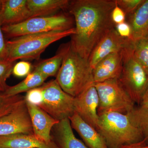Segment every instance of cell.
<instances>
[{"mask_svg":"<svg viewBox=\"0 0 148 148\" xmlns=\"http://www.w3.org/2000/svg\"><path fill=\"white\" fill-rule=\"evenodd\" d=\"M116 5L112 0H74L68 10L75 24L71 36L72 49L86 60L97 44L115 27L111 13Z\"/></svg>","mask_w":148,"mask_h":148,"instance_id":"1","label":"cell"},{"mask_svg":"<svg viewBox=\"0 0 148 148\" xmlns=\"http://www.w3.org/2000/svg\"><path fill=\"white\" fill-rule=\"evenodd\" d=\"M75 34L74 28L67 31L33 34L11 39L6 41V60L15 62L18 59H38L51 44Z\"/></svg>","mask_w":148,"mask_h":148,"instance_id":"2","label":"cell"},{"mask_svg":"<svg viewBox=\"0 0 148 148\" xmlns=\"http://www.w3.org/2000/svg\"><path fill=\"white\" fill-rule=\"evenodd\" d=\"M56 80L65 92L74 97L94 84L88 61L71 47L64 57Z\"/></svg>","mask_w":148,"mask_h":148,"instance_id":"3","label":"cell"},{"mask_svg":"<svg viewBox=\"0 0 148 148\" xmlns=\"http://www.w3.org/2000/svg\"><path fill=\"white\" fill-rule=\"evenodd\" d=\"M99 117L97 130L109 148H120L143 140L140 130L132 123L127 114L107 112Z\"/></svg>","mask_w":148,"mask_h":148,"instance_id":"4","label":"cell"},{"mask_svg":"<svg viewBox=\"0 0 148 148\" xmlns=\"http://www.w3.org/2000/svg\"><path fill=\"white\" fill-rule=\"evenodd\" d=\"M75 20L70 13H58L52 16L32 17L19 24L2 27L9 38L53 31H65L75 28Z\"/></svg>","mask_w":148,"mask_h":148,"instance_id":"5","label":"cell"},{"mask_svg":"<svg viewBox=\"0 0 148 148\" xmlns=\"http://www.w3.org/2000/svg\"><path fill=\"white\" fill-rule=\"evenodd\" d=\"M133 42L122 51L123 68L118 81L133 102L139 106L148 88V73L134 57Z\"/></svg>","mask_w":148,"mask_h":148,"instance_id":"6","label":"cell"},{"mask_svg":"<svg viewBox=\"0 0 148 148\" xmlns=\"http://www.w3.org/2000/svg\"><path fill=\"white\" fill-rule=\"evenodd\" d=\"M99 98L98 115L114 112L127 114L135 107V103L120 84L118 79L94 84Z\"/></svg>","mask_w":148,"mask_h":148,"instance_id":"7","label":"cell"},{"mask_svg":"<svg viewBox=\"0 0 148 148\" xmlns=\"http://www.w3.org/2000/svg\"><path fill=\"white\" fill-rule=\"evenodd\" d=\"M43 100L38 107L58 121L69 119L75 112V97L65 92L56 80L41 86Z\"/></svg>","mask_w":148,"mask_h":148,"instance_id":"8","label":"cell"},{"mask_svg":"<svg viewBox=\"0 0 148 148\" xmlns=\"http://www.w3.org/2000/svg\"><path fill=\"white\" fill-rule=\"evenodd\" d=\"M18 133L34 134L25 100L0 119V136Z\"/></svg>","mask_w":148,"mask_h":148,"instance_id":"9","label":"cell"},{"mask_svg":"<svg viewBox=\"0 0 148 148\" xmlns=\"http://www.w3.org/2000/svg\"><path fill=\"white\" fill-rule=\"evenodd\" d=\"M133 42L122 38L114 28L111 29L95 46L88 57V64L94 69L98 62L112 53L121 52Z\"/></svg>","mask_w":148,"mask_h":148,"instance_id":"10","label":"cell"},{"mask_svg":"<svg viewBox=\"0 0 148 148\" xmlns=\"http://www.w3.org/2000/svg\"><path fill=\"white\" fill-rule=\"evenodd\" d=\"M98 106V92L94 84L75 97V112L84 121L96 130L99 123Z\"/></svg>","mask_w":148,"mask_h":148,"instance_id":"11","label":"cell"},{"mask_svg":"<svg viewBox=\"0 0 148 148\" xmlns=\"http://www.w3.org/2000/svg\"><path fill=\"white\" fill-rule=\"evenodd\" d=\"M26 102L34 135L38 139L45 143L52 142L51 131L53 127L60 121L51 116L38 106Z\"/></svg>","mask_w":148,"mask_h":148,"instance_id":"12","label":"cell"},{"mask_svg":"<svg viewBox=\"0 0 148 148\" xmlns=\"http://www.w3.org/2000/svg\"><path fill=\"white\" fill-rule=\"evenodd\" d=\"M121 52L110 54L98 62L92 69L94 83L117 79L123 68V55Z\"/></svg>","mask_w":148,"mask_h":148,"instance_id":"13","label":"cell"},{"mask_svg":"<svg viewBox=\"0 0 148 148\" xmlns=\"http://www.w3.org/2000/svg\"><path fill=\"white\" fill-rule=\"evenodd\" d=\"M32 18L27 5V0H3L0 11L2 27L19 24Z\"/></svg>","mask_w":148,"mask_h":148,"instance_id":"14","label":"cell"},{"mask_svg":"<svg viewBox=\"0 0 148 148\" xmlns=\"http://www.w3.org/2000/svg\"><path fill=\"white\" fill-rule=\"evenodd\" d=\"M72 128L82 139L88 148H109L102 135L95 128L86 122L75 112L69 118Z\"/></svg>","mask_w":148,"mask_h":148,"instance_id":"15","label":"cell"},{"mask_svg":"<svg viewBox=\"0 0 148 148\" xmlns=\"http://www.w3.org/2000/svg\"><path fill=\"white\" fill-rule=\"evenodd\" d=\"M0 148H58L53 140L46 143L34 134L18 133L0 136Z\"/></svg>","mask_w":148,"mask_h":148,"instance_id":"16","label":"cell"},{"mask_svg":"<svg viewBox=\"0 0 148 148\" xmlns=\"http://www.w3.org/2000/svg\"><path fill=\"white\" fill-rule=\"evenodd\" d=\"M52 140L58 148H88L75 137L69 119L57 123L51 131Z\"/></svg>","mask_w":148,"mask_h":148,"instance_id":"17","label":"cell"},{"mask_svg":"<svg viewBox=\"0 0 148 148\" xmlns=\"http://www.w3.org/2000/svg\"><path fill=\"white\" fill-rule=\"evenodd\" d=\"M69 0H27L32 17L52 16L60 11L68 9Z\"/></svg>","mask_w":148,"mask_h":148,"instance_id":"18","label":"cell"},{"mask_svg":"<svg viewBox=\"0 0 148 148\" xmlns=\"http://www.w3.org/2000/svg\"><path fill=\"white\" fill-rule=\"evenodd\" d=\"M126 18V21L132 29V41L148 35V0H144L137 9Z\"/></svg>","mask_w":148,"mask_h":148,"instance_id":"19","label":"cell"},{"mask_svg":"<svg viewBox=\"0 0 148 148\" xmlns=\"http://www.w3.org/2000/svg\"><path fill=\"white\" fill-rule=\"evenodd\" d=\"M71 47V42L62 45L53 57L42 60L35 66L34 71L47 78L56 76L66 53Z\"/></svg>","mask_w":148,"mask_h":148,"instance_id":"20","label":"cell"},{"mask_svg":"<svg viewBox=\"0 0 148 148\" xmlns=\"http://www.w3.org/2000/svg\"><path fill=\"white\" fill-rule=\"evenodd\" d=\"M47 79L46 77L38 72L34 71L21 82L13 86H9L3 93L8 96L20 95L22 92H27L33 88L41 86Z\"/></svg>","mask_w":148,"mask_h":148,"instance_id":"21","label":"cell"},{"mask_svg":"<svg viewBox=\"0 0 148 148\" xmlns=\"http://www.w3.org/2000/svg\"><path fill=\"white\" fill-rule=\"evenodd\" d=\"M127 114L132 123L140 130L143 140L148 143V108L135 106Z\"/></svg>","mask_w":148,"mask_h":148,"instance_id":"22","label":"cell"},{"mask_svg":"<svg viewBox=\"0 0 148 148\" xmlns=\"http://www.w3.org/2000/svg\"><path fill=\"white\" fill-rule=\"evenodd\" d=\"M134 57L148 73V35L133 42Z\"/></svg>","mask_w":148,"mask_h":148,"instance_id":"23","label":"cell"},{"mask_svg":"<svg viewBox=\"0 0 148 148\" xmlns=\"http://www.w3.org/2000/svg\"><path fill=\"white\" fill-rule=\"evenodd\" d=\"M25 100L22 95L8 96L0 92V119L10 113Z\"/></svg>","mask_w":148,"mask_h":148,"instance_id":"24","label":"cell"},{"mask_svg":"<svg viewBox=\"0 0 148 148\" xmlns=\"http://www.w3.org/2000/svg\"><path fill=\"white\" fill-rule=\"evenodd\" d=\"M15 62L0 60V92H5L9 87L7 80L12 74Z\"/></svg>","mask_w":148,"mask_h":148,"instance_id":"25","label":"cell"},{"mask_svg":"<svg viewBox=\"0 0 148 148\" xmlns=\"http://www.w3.org/2000/svg\"><path fill=\"white\" fill-rule=\"evenodd\" d=\"M144 0H115L117 5L124 11L126 16L133 13Z\"/></svg>","mask_w":148,"mask_h":148,"instance_id":"26","label":"cell"},{"mask_svg":"<svg viewBox=\"0 0 148 148\" xmlns=\"http://www.w3.org/2000/svg\"><path fill=\"white\" fill-rule=\"evenodd\" d=\"M24 98L25 101L27 103L39 106L42 103L43 100V92L42 86L29 90L27 92Z\"/></svg>","mask_w":148,"mask_h":148,"instance_id":"27","label":"cell"},{"mask_svg":"<svg viewBox=\"0 0 148 148\" xmlns=\"http://www.w3.org/2000/svg\"><path fill=\"white\" fill-rule=\"evenodd\" d=\"M32 64L29 62L21 61L14 64L12 74L17 77H27L32 70Z\"/></svg>","mask_w":148,"mask_h":148,"instance_id":"28","label":"cell"},{"mask_svg":"<svg viewBox=\"0 0 148 148\" xmlns=\"http://www.w3.org/2000/svg\"><path fill=\"white\" fill-rule=\"evenodd\" d=\"M115 29L119 35L122 38L132 41V29L129 23L127 21H125L121 24L115 25Z\"/></svg>","mask_w":148,"mask_h":148,"instance_id":"29","label":"cell"},{"mask_svg":"<svg viewBox=\"0 0 148 148\" xmlns=\"http://www.w3.org/2000/svg\"><path fill=\"white\" fill-rule=\"evenodd\" d=\"M126 17V14L124 11L116 3L111 13V18L114 24L116 25L125 22Z\"/></svg>","mask_w":148,"mask_h":148,"instance_id":"30","label":"cell"},{"mask_svg":"<svg viewBox=\"0 0 148 148\" xmlns=\"http://www.w3.org/2000/svg\"><path fill=\"white\" fill-rule=\"evenodd\" d=\"M7 56L6 41L4 38L2 26L0 23V60H6Z\"/></svg>","mask_w":148,"mask_h":148,"instance_id":"31","label":"cell"},{"mask_svg":"<svg viewBox=\"0 0 148 148\" xmlns=\"http://www.w3.org/2000/svg\"><path fill=\"white\" fill-rule=\"evenodd\" d=\"M120 148H148V143L143 140L138 143L122 146Z\"/></svg>","mask_w":148,"mask_h":148,"instance_id":"32","label":"cell"},{"mask_svg":"<svg viewBox=\"0 0 148 148\" xmlns=\"http://www.w3.org/2000/svg\"><path fill=\"white\" fill-rule=\"evenodd\" d=\"M139 106L148 108V88L143 96L141 103Z\"/></svg>","mask_w":148,"mask_h":148,"instance_id":"33","label":"cell"},{"mask_svg":"<svg viewBox=\"0 0 148 148\" xmlns=\"http://www.w3.org/2000/svg\"><path fill=\"white\" fill-rule=\"evenodd\" d=\"M3 3V0H0V11L2 7Z\"/></svg>","mask_w":148,"mask_h":148,"instance_id":"34","label":"cell"}]
</instances>
